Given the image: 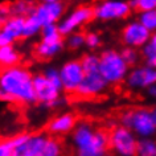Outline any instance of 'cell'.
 I'll return each instance as SVG.
<instances>
[{"label": "cell", "instance_id": "1", "mask_svg": "<svg viewBox=\"0 0 156 156\" xmlns=\"http://www.w3.org/2000/svg\"><path fill=\"white\" fill-rule=\"evenodd\" d=\"M0 90L7 95L8 102L21 105L36 102L33 76L21 65L0 69Z\"/></svg>", "mask_w": 156, "mask_h": 156}, {"label": "cell", "instance_id": "2", "mask_svg": "<svg viewBox=\"0 0 156 156\" xmlns=\"http://www.w3.org/2000/svg\"><path fill=\"white\" fill-rule=\"evenodd\" d=\"M73 142L77 156H106L110 148V131L81 122L74 128Z\"/></svg>", "mask_w": 156, "mask_h": 156}, {"label": "cell", "instance_id": "3", "mask_svg": "<svg viewBox=\"0 0 156 156\" xmlns=\"http://www.w3.org/2000/svg\"><path fill=\"white\" fill-rule=\"evenodd\" d=\"M127 64L115 50H106L99 56V72L107 83H118L124 78Z\"/></svg>", "mask_w": 156, "mask_h": 156}, {"label": "cell", "instance_id": "4", "mask_svg": "<svg viewBox=\"0 0 156 156\" xmlns=\"http://www.w3.org/2000/svg\"><path fill=\"white\" fill-rule=\"evenodd\" d=\"M120 122L128 130H134L140 135H151L156 130L154 112L148 108H132L122 112Z\"/></svg>", "mask_w": 156, "mask_h": 156}, {"label": "cell", "instance_id": "5", "mask_svg": "<svg viewBox=\"0 0 156 156\" xmlns=\"http://www.w3.org/2000/svg\"><path fill=\"white\" fill-rule=\"evenodd\" d=\"M41 41L36 44L33 49V54L38 60H48V58L56 56L64 46L62 34L58 30L56 24L46 25L41 30Z\"/></svg>", "mask_w": 156, "mask_h": 156}, {"label": "cell", "instance_id": "6", "mask_svg": "<svg viewBox=\"0 0 156 156\" xmlns=\"http://www.w3.org/2000/svg\"><path fill=\"white\" fill-rule=\"evenodd\" d=\"M33 87L37 102L48 107L60 103V90L62 89V83L53 82L44 73H40L33 77Z\"/></svg>", "mask_w": 156, "mask_h": 156}, {"label": "cell", "instance_id": "7", "mask_svg": "<svg viewBox=\"0 0 156 156\" xmlns=\"http://www.w3.org/2000/svg\"><path fill=\"white\" fill-rule=\"evenodd\" d=\"M138 144L131 131L124 126H116L110 131V148L120 156H135L138 154Z\"/></svg>", "mask_w": 156, "mask_h": 156}, {"label": "cell", "instance_id": "8", "mask_svg": "<svg viewBox=\"0 0 156 156\" xmlns=\"http://www.w3.org/2000/svg\"><path fill=\"white\" fill-rule=\"evenodd\" d=\"M95 17L94 7L90 5H78L76 9L72 11L60 24H58V30L62 36L65 34H73L74 30L78 29L81 25H85L86 23Z\"/></svg>", "mask_w": 156, "mask_h": 156}, {"label": "cell", "instance_id": "9", "mask_svg": "<svg viewBox=\"0 0 156 156\" xmlns=\"http://www.w3.org/2000/svg\"><path fill=\"white\" fill-rule=\"evenodd\" d=\"M60 76H61L62 89L69 94H76V91L81 86V83H82L85 78L81 61L72 60L65 62L60 70Z\"/></svg>", "mask_w": 156, "mask_h": 156}, {"label": "cell", "instance_id": "10", "mask_svg": "<svg viewBox=\"0 0 156 156\" xmlns=\"http://www.w3.org/2000/svg\"><path fill=\"white\" fill-rule=\"evenodd\" d=\"M83 73H85V78L74 95L80 97V98H94V97L101 94L106 89L107 82L102 77L99 69L87 70V72Z\"/></svg>", "mask_w": 156, "mask_h": 156}, {"label": "cell", "instance_id": "11", "mask_svg": "<svg viewBox=\"0 0 156 156\" xmlns=\"http://www.w3.org/2000/svg\"><path fill=\"white\" fill-rule=\"evenodd\" d=\"M65 9V4L58 0H46V2L38 3L34 7L33 13L36 15L38 21L41 23L42 28L46 25L56 24V21L62 16Z\"/></svg>", "mask_w": 156, "mask_h": 156}, {"label": "cell", "instance_id": "12", "mask_svg": "<svg viewBox=\"0 0 156 156\" xmlns=\"http://www.w3.org/2000/svg\"><path fill=\"white\" fill-rule=\"evenodd\" d=\"M131 12V7L123 2H103L94 7L97 19L101 20H112V19L127 17Z\"/></svg>", "mask_w": 156, "mask_h": 156}, {"label": "cell", "instance_id": "13", "mask_svg": "<svg viewBox=\"0 0 156 156\" xmlns=\"http://www.w3.org/2000/svg\"><path fill=\"white\" fill-rule=\"evenodd\" d=\"M150 38V30L146 29L140 23H131L122 30V40L130 46H142Z\"/></svg>", "mask_w": 156, "mask_h": 156}, {"label": "cell", "instance_id": "14", "mask_svg": "<svg viewBox=\"0 0 156 156\" xmlns=\"http://www.w3.org/2000/svg\"><path fill=\"white\" fill-rule=\"evenodd\" d=\"M48 135L49 134H44V132L30 134L29 138L21 146L16 148V151L13 152V156H40Z\"/></svg>", "mask_w": 156, "mask_h": 156}, {"label": "cell", "instance_id": "15", "mask_svg": "<svg viewBox=\"0 0 156 156\" xmlns=\"http://www.w3.org/2000/svg\"><path fill=\"white\" fill-rule=\"evenodd\" d=\"M77 116L70 112L58 115L54 119H52L48 124V132L49 135H64L66 132L72 131L77 126Z\"/></svg>", "mask_w": 156, "mask_h": 156}, {"label": "cell", "instance_id": "16", "mask_svg": "<svg viewBox=\"0 0 156 156\" xmlns=\"http://www.w3.org/2000/svg\"><path fill=\"white\" fill-rule=\"evenodd\" d=\"M156 82V70L150 68L136 69L127 78V83L134 87H144Z\"/></svg>", "mask_w": 156, "mask_h": 156}, {"label": "cell", "instance_id": "17", "mask_svg": "<svg viewBox=\"0 0 156 156\" xmlns=\"http://www.w3.org/2000/svg\"><path fill=\"white\" fill-rule=\"evenodd\" d=\"M28 138L29 134H19L11 136V138L0 139V156H13V152L16 151V148L21 146Z\"/></svg>", "mask_w": 156, "mask_h": 156}, {"label": "cell", "instance_id": "18", "mask_svg": "<svg viewBox=\"0 0 156 156\" xmlns=\"http://www.w3.org/2000/svg\"><path fill=\"white\" fill-rule=\"evenodd\" d=\"M19 61H20V54L12 45L0 48V68L2 69L17 66Z\"/></svg>", "mask_w": 156, "mask_h": 156}, {"label": "cell", "instance_id": "19", "mask_svg": "<svg viewBox=\"0 0 156 156\" xmlns=\"http://www.w3.org/2000/svg\"><path fill=\"white\" fill-rule=\"evenodd\" d=\"M40 156H62L61 142L57 138H54V136L48 135Z\"/></svg>", "mask_w": 156, "mask_h": 156}, {"label": "cell", "instance_id": "20", "mask_svg": "<svg viewBox=\"0 0 156 156\" xmlns=\"http://www.w3.org/2000/svg\"><path fill=\"white\" fill-rule=\"evenodd\" d=\"M34 9V8H33ZM42 30V25L41 23L38 21V19L36 17V15L32 13L29 16L25 17V23H24V33H23V38H27V37H32L34 36L37 32Z\"/></svg>", "mask_w": 156, "mask_h": 156}, {"label": "cell", "instance_id": "21", "mask_svg": "<svg viewBox=\"0 0 156 156\" xmlns=\"http://www.w3.org/2000/svg\"><path fill=\"white\" fill-rule=\"evenodd\" d=\"M33 4L28 2H16L11 4V12L12 16H20V17H27L32 13L33 11Z\"/></svg>", "mask_w": 156, "mask_h": 156}, {"label": "cell", "instance_id": "22", "mask_svg": "<svg viewBox=\"0 0 156 156\" xmlns=\"http://www.w3.org/2000/svg\"><path fill=\"white\" fill-rule=\"evenodd\" d=\"M130 7H132L136 12H151L156 8V0H136V2H131Z\"/></svg>", "mask_w": 156, "mask_h": 156}, {"label": "cell", "instance_id": "23", "mask_svg": "<svg viewBox=\"0 0 156 156\" xmlns=\"http://www.w3.org/2000/svg\"><path fill=\"white\" fill-rule=\"evenodd\" d=\"M139 156H156V143L152 140H142L138 144Z\"/></svg>", "mask_w": 156, "mask_h": 156}, {"label": "cell", "instance_id": "24", "mask_svg": "<svg viewBox=\"0 0 156 156\" xmlns=\"http://www.w3.org/2000/svg\"><path fill=\"white\" fill-rule=\"evenodd\" d=\"M140 24L148 30L156 29V12L151 11V12L142 13V16H140Z\"/></svg>", "mask_w": 156, "mask_h": 156}, {"label": "cell", "instance_id": "25", "mask_svg": "<svg viewBox=\"0 0 156 156\" xmlns=\"http://www.w3.org/2000/svg\"><path fill=\"white\" fill-rule=\"evenodd\" d=\"M85 38H86V34L83 33H73L68 37L66 44L70 49H78L85 44Z\"/></svg>", "mask_w": 156, "mask_h": 156}, {"label": "cell", "instance_id": "26", "mask_svg": "<svg viewBox=\"0 0 156 156\" xmlns=\"http://www.w3.org/2000/svg\"><path fill=\"white\" fill-rule=\"evenodd\" d=\"M120 56H122L124 62L130 66L134 65L136 62V60H138V53H136L132 48H124L122 50V53H120Z\"/></svg>", "mask_w": 156, "mask_h": 156}, {"label": "cell", "instance_id": "27", "mask_svg": "<svg viewBox=\"0 0 156 156\" xmlns=\"http://www.w3.org/2000/svg\"><path fill=\"white\" fill-rule=\"evenodd\" d=\"M12 16V12H11V4L9 5H0V27L4 25L7 21L9 20V17Z\"/></svg>", "mask_w": 156, "mask_h": 156}, {"label": "cell", "instance_id": "28", "mask_svg": "<svg viewBox=\"0 0 156 156\" xmlns=\"http://www.w3.org/2000/svg\"><path fill=\"white\" fill-rule=\"evenodd\" d=\"M101 42V38L97 33L90 32L86 34V38H85V44H86L89 48H97Z\"/></svg>", "mask_w": 156, "mask_h": 156}, {"label": "cell", "instance_id": "29", "mask_svg": "<svg viewBox=\"0 0 156 156\" xmlns=\"http://www.w3.org/2000/svg\"><path fill=\"white\" fill-rule=\"evenodd\" d=\"M147 62L150 66H152V68H156V54H154V56L150 57V58H147Z\"/></svg>", "mask_w": 156, "mask_h": 156}, {"label": "cell", "instance_id": "30", "mask_svg": "<svg viewBox=\"0 0 156 156\" xmlns=\"http://www.w3.org/2000/svg\"><path fill=\"white\" fill-rule=\"evenodd\" d=\"M150 45L152 46V48H155V49H156V34H155L154 37H152V40H151V44H150Z\"/></svg>", "mask_w": 156, "mask_h": 156}, {"label": "cell", "instance_id": "31", "mask_svg": "<svg viewBox=\"0 0 156 156\" xmlns=\"http://www.w3.org/2000/svg\"><path fill=\"white\" fill-rule=\"evenodd\" d=\"M150 91H151V94H154V95L156 97V86H155V87H152Z\"/></svg>", "mask_w": 156, "mask_h": 156}, {"label": "cell", "instance_id": "32", "mask_svg": "<svg viewBox=\"0 0 156 156\" xmlns=\"http://www.w3.org/2000/svg\"><path fill=\"white\" fill-rule=\"evenodd\" d=\"M152 112H154V118H155V122H156V108H155V110L152 111Z\"/></svg>", "mask_w": 156, "mask_h": 156}]
</instances>
